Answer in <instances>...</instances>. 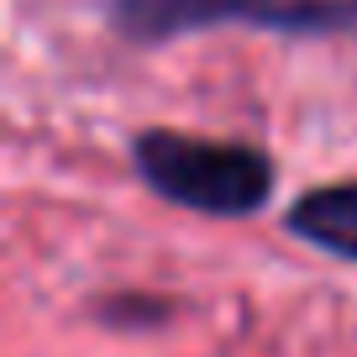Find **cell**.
I'll return each instance as SVG.
<instances>
[{"label": "cell", "instance_id": "obj_1", "mask_svg": "<svg viewBox=\"0 0 357 357\" xmlns=\"http://www.w3.org/2000/svg\"><path fill=\"white\" fill-rule=\"evenodd\" d=\"M137 168L163 200L205 215H252L273 195V163L247 142H211L190 132H142Z\"/></svg>", "mask_w": 357, "mask_h": 357}, {"label": "cell", "instance_id": "obj_3", "mask_svg": "<svg viewBox=\"0 0 357 357\" xmlns=\"http://www.w3.org/2000/svg\"><path fill=\"white\" fill-rule=\"evenodd\" d=\"M289 231L321 252L352 257L357 263V178L347 184H321L289 211Z\"/></svg>", "mask_w": 357, "mask_h": 357}, {"label": "cell", "instance_id": "obj_2", "mask_svg": "<svg viewBox=\"0 0 357 357\" xmlns=\"http://www.w3.org/2000/svg\"><path fill=\"white\" fill-rule=\"evenodd\" d=\"M111 22L142 43L231 22L268 32H347L357 26V0H111Z\"/></svg>", "mask_w": 357, "mask_h": 357}]
</instances>
